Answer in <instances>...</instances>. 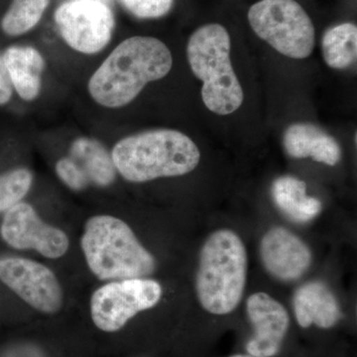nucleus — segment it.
<instances>
[{
    "instance_id": "f257e3e1",
    "label": "nucleus",
    "mask_w": 357,
    "mask_h": 357,
    "mask_svg": "<svg viewBox=\"0 0 357 357\" xmlns=\"http://www.w3.org/2000/svg\"><path fill=\"white\" fill-rule=\"evenodd\" d=\"M172 66V54L163 42L154 37H131L93 73L89 95L102 107L119 109L135 100L147 84L165 77Z\"/></svg>"
},
{
    "instance_id": "f03ea898",
    "label": "nucleus",
    "mask_w": 357,
    "mask_h": 357,
    "mask_svg": "<svg viewBox=\"0 0 357 357\" xmlns=\"http://www.w3.org/2000/svg\"><path fill=\"white\" fill-rule=\"evenodd\" d=\"M116 171L132 183L191 173L199 165L201 152L185 133L154 129L128 136L112 151Z\"/></svg>"
},
{
    "instance_id": "7ed1b4c3",
    "label": "nucleus",
    "mask_w": 357,
    "mask_h": 357,
    "mask_svg": "<svg viewBox=\"0 0 357 357\" xmlns=\"http://www.w3.org/2000/svg\"><path fill=\"white\" fill-rule=\"evenodd\" d=\"M248 276V253L236 232L220 229L206 239L196 276L199 304L213 314L234 312L243 299Z\"/></svg>"
},
{
    "instance_id": "20e7f679",
    "label": "nucleus",
    "mask_w": 357,
    "mask_h": 357,
    "mask_svg": "<svg viewBox=\"0 0 357 357\" xmlns=\"http://www.w3.org/2000/svg\"><path fill=\"white\" fill-rule=\"evenodd\" d=\"M81 245L89 269L100 280L144 278L156 268L153 255L128 223L112 215L89 218Z\"/></svg>"
},
{
    "instance_id": "39448f33",
    "label": "nucleus",
    "mask_w": 357,
    "mask_h": 357,
    "mask_svg": "<svg viewBox=\"0 0 357 357\" xmlns=\"http://www.w3.org/2000/svg\"><path fill=\"white\" fill-rule=\"evenodd\" d=\"M230 46L229 32L218 23L198 28L187 45L192 74L203 82L204 105L218 115L234 114L244 100L243 86L230 61Z\"/></svg>"
},
{
    "instance_id": "423d86ee",
    "label": "nucleus",
    "mask_w": 357,
    "mask_h": 357,
    "mask_svg": "<svg viewBox=\"0 0 357 357\" xmlns=\"http://www.w3.org/2000/svg\"><path fill=\"white\" fill-rule=\"evenodd\" d=\"M255 34L282 55L310 57L314 47V26L296 0H260L249 8Z\"/></svg>"
},
{
    "instance_id": "0eeeda50",
    "label": "nucleus",
    "mask_w": 357,
    "mask_h": 357,
    "mask_svg": "<svg viewBox=\"0 0 357 357\" xmlns=\"http://www.w3.org/2000/svg\"><path fill=\"white\" fill-rule=\"evenodd\" d=\"M161 297V285L151 279L112 282L91 296V319L102 332H117L138 312L156 306Z\"/></svg>"
},
{
    "instance_id": "6e6552de",
    "label": "nucleus",
    "mask_w": 357,
    "mask_h": 357,
    "mask_svg": "<svg viewBox=\"0 0 357 357\" xmlns=\"http://www.w3.org/2000/svg\"><path fill=\"white\" fill-rule=\"evenodd\" d=\"M55 22L66 43L86 55L102 51L112 40L115 26L112 9L96 0L64 2L56 10Z\"/></svg>"
},
{
    "instance_id": "1a4fd4ad",
    "label": "nucleus",
    "mask_w": 357,
    "mask_h": 357,
    "mask_svg": "<svg viewBox=\"0 0 357 357\" xmlns=\"http://www.w3.org/2000/svg\"><path fill=\"white\" fill-rule=\"evenodd\" d=\"M0 280L7 287L44 314H55L63 305V291L51 269L21 257L0 259Z\"/></svg>"
},
{
    "instance_id": "9d476101",
    "label": "nucleus",
    "mask_w": 357,
    "mask_h": 357,
    "mask_svg": "<svg viewBox=\"0 0 357 357\" xmlns=\"http://www.w3.org/2000/svg\"><path fill=\"white\" fill-rule=\"evenodd\" d=\"M0 234L9 246L18 250L34 249L44 257L57 259L67 253V234L40 218L31 204L18 203L6 211Z\"/></svg>"
},
{
    "instance_id": "9b49d317",
    "label": "nucleus",
    "mask_w": 357,
    "mask_h": 357,
    "mask_svg": "<svg viewBox=\"0 0 357 357\" xmlns=\"http://www.w3.org/2000/svg\"><path fill=\"white\" fill-rule=\"evenodd\" d=\"M56 173L70 190L82 191L89 185L107 187L116 178L112 154L100 141L77 138L72 143L70 155L59 160Z\"/></svg>"
},
{
    "instance_id": "f8f14e48",
    "label": "nucleus",
    "mask_w": 357,
    "mask_h": 357,
    "mask_svg": "<svg viewBox=\"0 0 357 357\" xmlns=\"http://www.w3.org/2000/svg\"><path fill=\"white\" fill-rule=\"evenodd\" d=\"M253 335L246 351L255 357H273L280 351L290 326L287 310L266 293H255L246 302Z\"/></svg>"
},
{
    "instance_id": "ddd939ff",
    "label": "nucleus",
    "mask_w": 357,
    "mask_h": 357,
    "mask_svg": "<svg viewBox=\"0 0 357 357\" xmlns=\"http://www.w3.org/2000/svg\"><path fill=\"white\" fill-rule=\"evenodd\" d=\"M265 270L282 282L299 280L312 264V252L306 243L284 227L268 230L259 246Z\"/></svg>"
},
{
    "instance_id": "4468645a",
    "label": "nucleus",
    "mask_w": 357,
    "mask_h": 357,
    "mask_svg": "<svg viewBox=\"0 0 357 357\" xmlns=\"http://www.w3.org/2000/svg\"><path fill=\"white\" fill-rule=\"evenodd\" d=\"M293 307L298 324L304 328L312 325L331 328L342 317L335 294L321 281H310L300 286L293 296Z\"/></svg>"
},
{
    "instance_id": "2eb2a0df",
    "label": "nucleus",
    "mask_w": 357,
    "mask_h": 357,
    "mask_svg": "<svg viewBox=\"0 0 357 357\" xmlns=\"http://www.w3.org/2000/svg\"><path fill=\"white\" fill-rule=\"evenodd\" d=\"M283 145L293 158H312L314 161L335 166L342 158V149L333 136L312 123H294L286 129Z\"/></svg>"
},
{
    "instance_id": "dca6fc26",
    "label": "nucleus",
    "mask_w": 357,
    "mask_h": 357,
    "mask_svg": "<svg viewBox=\"0 0 357 357\" xmlns=\"http://www.w3.org/2000/svg\"><path fill=\"white\" fill-rule=\"evenodd\" d=\"M13 88L26 102H32L41 91L43 56L33 47H9L3 55Z\"/></svg>"
},
{
    "instance_id": "f3484780",
    "label": "nucleus",
    "mask_w": 357,
    "mask_h": 357,
    "mask_svg": "<svg viewBox=\"0 0 357 357\" xmlns=\"http://www.w3.org/2000/svg\"><path fill=\"white\" fill-rule=\"evenodd\" d=\"M271 192L277 208L297 223L311 222L323 208L321 201L307 196L306 183L293 176L277 178L272 184Z\"/></svg>"
},
{
    "instance_id": "a211bd4d",
    "label": "nucleus",
    "mask_w": 357,
    "mask_h": 357,
    "mask_svg": "<svg viewBox=\"0 0 357 357\" xmlns=\"http://www.w3.org/2000/svg\"><path fill=\"white\" fill-rule=\"evenodd\" d=\"M324 59L328 67L344 70L356 62L357 27L342 23L326 30L321 41Z\"/></svg>"
},
{
    "instance_id": "6ab92c4d",
    "label": "nucleus",
    "mask_w": 357,
    "mask_h": 357,
    "mask_svg": "<svg viewBox=\"0 0 357 357\" xmlns=\"http://www.w3.org/2000/svg\"><path fill=\"white\" fill-rule=\"evenodd\" d=\"M50 3V0H13L1 20V28L9 36H20L33 29Z\"/></svg>"
},
{
    "instance_id": "aec40b11",
    "label": "nucleus",
    "mask_w": 357,
    "mask_h": 357,
    "mask_svg": "<svg viewBox=\"0 0 357 357\" xmlns=\"http://www.w3.org/2000/svg\"><path fill=\"white\" fill-rule=\"evenodd\" d=\"M32 183L33 174L25 168L0 175V213L20 203L29 192Z\"/></svg>"
},
{
    "instance_id": "412c9836",
    "label": "nucleus",
    "mask_w": 357,
    "mask_h": 357,
    "mask_svg": "<svg viewBox=\"0 0 357 357\" xmlns=\"http://www.w3.org/2000/svg\"><path fill=\"white\" fill-rule=\"evenodd\" d=\"M122 6L142 20L159 18L166 15L172 8L174 0H119Z\"/></svg>"
},
{
    "instance_id": "4be33fe9",
    "label": "nucleus",
    "mask_w": 357,
    "mask_h": 357,
    "mask_svg": "<svg viewBox=\"0 0 357 357\" xmlns=\"http://www.w3.org/2000/svg\"><path fill=\"white\" fill-rule=\"evenodd\" d=\"M13 86L7 70L3 56L0 55V105H6L13 98Z\"/></svg>"
},
{
    "instance_id": "5701e85b",
    "label": "nucleus",
    "mask_w": 357,
    "mask_h": 357,
    "mask_svg": "<svg viewBox=\"0 0 357 357\" xmlns=\"http://www.w3.org/2000/svg\"><path fill=\"white\" fill-rule=\"evenodd\" d=\"M229 357H255V356H250V354H234V356H231Z\"/></svg>"
},
{
    "instance_id": "b1692460",
    "label": "nucleus",
    "mask_w": 357,
    "mask_h": 357,
    "mask_svg": "<svg viewBox=\"0 0 357 357\" xmlns=\"http://www.w3.org/2000/svg\"><path fill=\"white\" fill-rule=\"evenodd\" d=\"M96 1L103 2V3L107 4V6H109L110 0H96Z\"/></svg>"
}]
</instances>
